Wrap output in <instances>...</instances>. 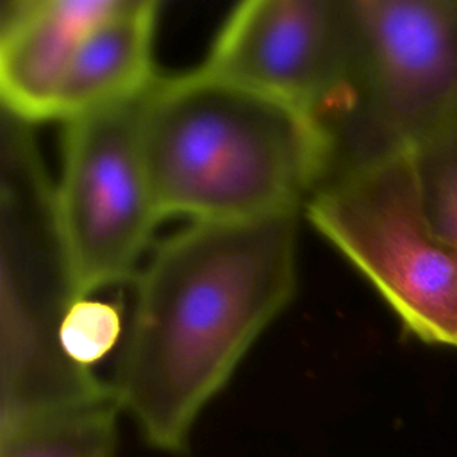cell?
<instances>
[{
	"label": "cell",
	"mask_w": 457,
	"mask_h": 457,
	"mask_svg": "<svg viewBox=\"0 0 457 457\" xmlns=\"http://www.w3.org/2000/svg\"><path fill=\"white\" fill-rule=\"evenodd\" d=\"M303 211L412 336L457 348V250L425 214L411 154L332 175Z\"/></svg>",
	"instance_id": "5"
},
{
	"label": "cell",
	"mask_w": 457,
	"mask_h": 457,
	"mask_svg": "<svg viewBox=\"0 0 457 457\" xmlns=\"http://www.w3.org/2000/svg\"><path fill=\"white\" fill-rule=\"evenodd\" d=\"M141 96L66 121L54 211L79 298L125 282L162 220L139 145Z\"/></svg>",
	"instance_id": "6"
},
{
	"label": "cell",
	"mask_w": 457,
	"mask_h": 457,
	"mask_svg": "<svg viewBox=\"0 0 457 457\" xmlns=\"http://www.w3.org/2000/svg\"><path fill=\"white\" fill-rule=\"evenodd\" d=\"M137 130L162 218L191 223L300 212L332 164L320 123L202 66L157 75L139 98Z\"/></svg>",
	"instance_id": "2"
},
{
	"label": "cell",
	"mask_w": 457,
	"mask_h": 457,
	"mask_svg": "<svg viewBox=\"0 0 457 457\" xmlns=\"http://www.w3.org/2000/svg\"><path fill=\"white\" fill-rule=\"evenodd\" d=\"M157 16L154 0H114L77 46L57 87L52 120L70 121L141 96L157 79Z\"/></svg>",
	"instance_id": "9"
},
{
	"label": "cell",
	"mask_w": 457,
	"mask_h": 457,
	"mask_svg": "<svg viewBox=\"0 0 457 457\" xmlns=\"http://www.w3.org/2000/svg\"><path fill=\"white\" fill-rule=\"evenodd\" d=\"M120 330L121 316L112 303L79 298L64 318L61 345L71 361L91 368L112 350Z\"/></svg>",
	"instance_id": "12"
},
{
	"label": "cell",
	"mask_w": 457,
	"mask_h": 457,
	"mask_svg": "<svg viewBox=\"0 0 457 457\" xmlns=\"http://www.w3.org/2000/svg\"><path fill=\"white\" fill-rule=\"evenodd\" d=\"M120 412L111 389L104 396L25 420L0 430V457H114Z\"/></svg>",
	"instance_id": "10"
},
{
	"label": "cell",
	"mask_w": 457,
	"mask_h": 457,
	"mask_svg": "<svg viewBox=\"0 0 457 457\" xmlns=\"http://www.w3.org/2000/svg\"><path fill=\"white\" fill-rule=\"evenodd\" d=\"M298 214L195 221L145 264L109 384L155 450L187 448L200 412L293 298Z\"/></svg>",
	"instance_id": "1"
},
{
	"label": "cell",
	"mask_w": 457,
	"mask_h": 457,
	"mask_svg": "<svg viewBox=\"0 0 457 457\" xmlns=\"http://www.w3.org/2000/svg\"><path fill=\"white\" fill-rule=\"evenodd\" d=\"M411 159L432 228L457 250V116L423 137Z\"/></svg>",
	"instance_id": "11"
},
{
	"label": "cell",
	"mask_w": 457,
	"mask_h": 457,
	"mask_svg": "<svg viewBox=\"0 0 457 457\" xmlns=\"http://www.w3.org/2000/svg\"><path fill=\"white\" fill-rule=\"evenodd\" d=\"M352 59V0H246L200 66L291 105L328 136L345 105Z\"/></svg>",
	"instance_id": "7"
},
{
	"label": "cell",
	"mask_w": 457,
	"mask_h": 457,
	"mask_svg": "<svg viewBox=\"0 0 457 457\" xmlns=\"http://www.w3.org/2000/svg\"><path fill=\"white\" fill-rule=\"evenodd\" d=\"M114 0H11L0 16L4 114L27 125L52 120L62 75L86 32Z\"/></svg>",
	"instance_id": "8"
},
{
	"label": "cell",
	"mask_w": 457,
	"mask_h": 457,
	"mask_svg": "<svg viewBox=\"0 0 457 457\" xmlns=\"http://www.w3.org/2000/svg\"><path fill=\"white\" fill-rule=\"evenodd\" d=\"M352 11L353 59L328 130V179L411 154L457 116V0H352Z\"/></svg>",
	"instance_id": "4"
},
{
	"label": "cell",
	"mask_w": 457,
	"mask_h": 457,
	"mask_svg": "<svg viewBox=\"0 0 457 457\" xmlns=\"http://www.w3.org/2000/svg\"><path fill=\"white\" fill-rule=\"evenodd\" d=\"M0 430L111 391L61 345L79 300L54 186L29 125L4 114L0 166Z\"/></svg>",
	"instance_id": "3"
}]
</instances>
